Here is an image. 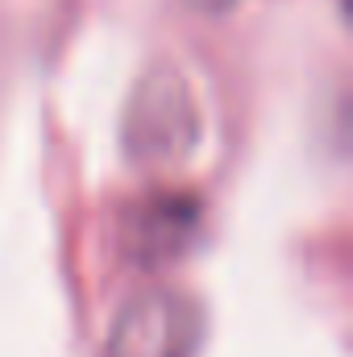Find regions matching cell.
Masks as SVG:
<instances>
[{
    "mask_svg": "<svg viewBox=\"0 0 353 357\" xmlns=\"http://www.w3.org/2000/svg\"><path fill=\"white\" fill-rule=\"evenodd\" d=\"M204 133L200 104L187 79L171 67H154L125 104L121 116V146L125 158L142 171H167L195 154Z\"/></svg>",
    "mask_w": 353,
    "mask_h": 357,
    "instance_id": "6da1fadb",
    "label": "cell"
},
{
    "mask_svg": "<svg viewBox=\"0 0 353 357\" xmlns=\"http://www.w3.org/2000/svg\"><path fill=\"white\" fill-rule=\"evenodd\" d=\"M204 341L200 307L179 291H146L129 299L108 333V357H195Z\"/></svg>",
    "mask_w": 353,
    "mask_h": 357,
    "instance_id": "7a4b0ae2",
    "label": "cell"
},
{
    "mask_svg": "<svg viewBox=\"0 0 353 357\" xmlns=\"http://www.w3.org/2000/svg\"><path fill=\"white\" fill-rule=\"evenodd\" d=\"M200 229V204L187 191H150L125 212L121 245L137 266H163L179 258Z\"/></svg>",
    "mask_w": 353,
    "mask_h": 357,
    "instance_id": "3957f363",
    "label": "cell"
},
{
    "mask_svg": "<svg viewBox=\"0 0 353 357\" xmlns=\"http://www.w3.org/2000/svg\"><path fill=\"white\" fill-rule=\"evenodd\" d=\"M191 13H200V17H225V13H233L241 0H183Z\"/></svg>",
    "mask_w": 353,
    "mask_h": 357,
    "instance_id": "277c9868",
    "label": "cell"
}]
</instances>
